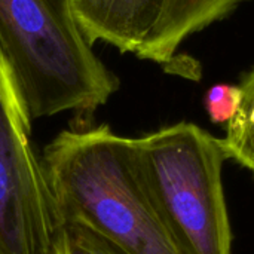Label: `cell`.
<instances>
[{"instance_id":"obj_5","label":"cell","mask_w":254,"mask_h":254,"mask_svg":"<svg viewBox=\"0 0 254 254\" xmlns=\"http://www.w3.org/2000/svg\"><path fill=\"white\" fill-rule=\"evenodd\" d=\"M71 6L91 45L103 40L147 60L165 0H71Z\"/></svg>"},{"instance_id":"obj_3","label":"cell","mask_w":254,"mask_h":254,"mask_svg":"<svg viewBox=\"0 0 254 254\" xmlns=\"http://www.w3.org/2000/svg\"><path fill=\"white\" fill-rule=\"evenodd\" d=\"M134 144L150 198L182 254H232L223 140L179 122L134 138Z\"/></svg>"},{"instance_id":"obj_8","label":"cell","mask_w":254,"mask_h":254,"mask_svg":"<svg viewBox=\"0 0 254 254\" xmlns=\"http://www.w3.org/2000/svg\"><path fill=\"white\" fill-rule=\"evenodd\" d=\"M241 101L240 86L217 83L205 94V109L213 124H229L238 112Z\"/></svg>"},{"instance_id":"obj_1","label":"cell","mask_w":254,"mask_h":254,"mask_svg":"<svg viewBox=\"0 0 254 254\" xmlns=\"http://www.w3.org/2000/svg\"><path fill=\"white\" fill-rule=\"evenodd\" d=\"M42 159L63 226H83L119 254H182L150 198L132 137L109 125L65 129Z\"/></svg>"},{"instance_id":"obj_7","label":"cell","mask_w":254,"mask_h":254,"mask_svg":"<svg viewBox=\"0 0 254 254\" xmlns=\"http://www.w3.org/2000/svg\"><path fill=\"white\" fill-rule=\"evenodd\" d=\"M55 254H119L92 231L79 225H64Z\"/></svg>"},{"instance_id":"obj_2","label":"cell","mask_w":254,"mask_h":254,"mask_svg":"<svg viewBox=\"0 0 254 254\" xmlns=\"http://www.w3.org/2000/svg\"><path fill=\"white\" fill-rule=\"evenodd\" d=\"M0 51L31 121L92 113L119 88L94 54L71 0H0Z\"/></svg>"},{"instance_id":"obj_6","label":"cell","mask_w":254,"mask_h":254,"mask_svg":"<svg viewBox=\"0 0 254 254\" xmlns=\"http://www.w3.org/2000/svg\"><path fill=\"white\" fill-rule=\"evenodd\" d=\"M240 89L238 112L226 125L222 140L228 158L254 173V68L244 76Z\"/></svg>"},{"instance_id":"obj_4","label":"cell","mask_w":254,"mask_h":254,"mask_svg":"<svg viewBox=\"0 0 254 254\" xmlns=\"http://www.w3.org/2000/svg\"><path fill=\"white\" fill-rule=\"evenodd\" d=\"M31 119L16 80L0 61V254H55L63 229Z\"/></svg>"}]
</instances>
